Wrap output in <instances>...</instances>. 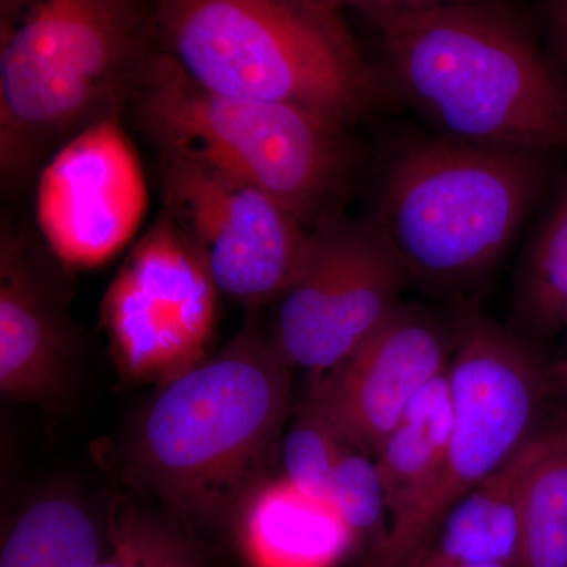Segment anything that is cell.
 Returning a JSON list of instances; mask_svg holds the SVG:
<instances>
[{
    "instance_id": "obj_27",
    "label": "cell",
    "mask_w": 567,
    "mask_h": 567,
    "mask_svg": "<svg viewBox=\"0 0 567 567\" xmlns=\"http://www.w3.org/2000/svg\"><path fill=\"white\" fill-rule=\"evenodd\" d=\"M423 567H427V566H423Z\"/></svg>"
},
{
    "instance_id": "obj_23",
    "label": "cell",
    "mask_w": 567,
    "mask_h": 567,
    "mask_svg": "<svg viewBox=\"0 0 567 567\" xmlns=\"http://www.w3.org/2000/svg\"><path fill=\"white\" fill-rule=\"evenodd\" d=\"M547 11L555 32L567 44V0L547 3Z\"/></svg>"
},
{
    "instance_id": "obj_8",
    "label": "cell",
    "mask_w": 567,
    "mask_h": 567,
    "mask_svg": "<svg viewBox=\"0 0 567 567\" xmlns=\"http://www.w3.org/2000/svg\"><path fill=\"white\" fill-rule=\"evenodd\" d=\"M412 281L404 260L371 219L327 216L279 298L274 342L292 369L323 374L379 327Z\"/></svg>"
},
{
    "instance_id": "obj_1",
    "label": "cell",
    "mask_w": 567,
    "mask_h": 567,
    "mask_svg": "<svg viewBox=\"0 0 567 567\" xmlns=\"http://www.w3.org/2000/svg\"><path fill=\"white\" fill-rule=\"evenodd\" d=\"M379 40L399 89L443 136L567 148V87L509 7L447 0L347 3Z\"/></svg>"
},
{
    "instance_id": "obj_4",
    "label": "cell",
    "mask_w": 567,
    "mask_h": 567,
    "mask_svg": "<svg viewBox=\"0 0 567 567\" xmlns=\"http://www.w3.org/2000/svg\"><path fill=\"white\" fill-rule=\"evenodd\" d=\"M155 14L125 0H41L2 9L0 169L20 181L44 153L133 96Z\"/></svg>"
},
{
    "instance_id": "obj_21",
    "label": "cell",
    "mask_w": 567,
    "mask_h": 567,
    "mask_svg": "<svg viewBox=\"0 0 567 567\" xmlns=\"http://www.w3.org/2000/svg\"><path fill=\"white\" fill-rule=\"evenodd\" d=\"M350 447L333 425L303 398L284 432L279 451L281 476L305 495L330 503L336 468Z\"/></svg>"
},
{
    "instance_id": "obj_24",
    "label": "cell",
    "mask_w": 567,
    "mask_h": 567,
    "mask_svg": "<svg viewBox=\"0 0 567 567\" xmlns=\"http://www.w3.org/2000/svg\"><path fill=\"white\" fill-rule=\"evenodd\" d=\"M554 394L559 395L567 405V360L554 364Z\"/></svg>"
},
{
    "instance_id": "obj_11",
    "label": "cell",
    "mask_w": 567,
    "mask_h": 567,
    "mask_svg": "<svg viewBox=\"0 0 567 567\" xmlns=\"http://www.w3.org/2000/svg\"><path fill=\"white\" fill-rule=\"evenodd\" d=\"M147 203L140 158L117 114L71 137L48 159L37 189V219L55 259L85 270L132 241Z\"/></svg>"
},
{
    "instance_id": "obj_13",
    "label": "cell",
    "mask_w": 567,
    "mask_h": 567,
    "mask_svg": "<svg viewBox=\"0 0 567 567\" xmlns=\"http://www.w3.org/2000/svg\"><path fill=\"white\" fill-rule=\"evenodd\" d=\"M25 240L0 241V391L9 401L50 406L69 390L76 339L58 293Z\"/></svg>"
},
{
    "instance_id": "obj_10",
    "label": "cell",
    "mask_w": 567,
    "mask_h": 567,
    "mask_svg": "<svg viewBox=\"0 0 567 567\" xmlns=\"http://www.w3.org/2000/svg\"><path fill=\"white\" fill-rule=\"evenodd\" d=\"M166 215L203 256L218 290L238 303L279 300L298 274L311 230L248 182L163 152Z\"/></svg>"
},
{
    "instance_id": "obj_18",
    "label": "cell",
    "mask_w": 567,
    "mask_h": 567,
    "mask_svg": "<svg viewBox=\"0 0 567 567\" xmlns=\"http://www.w3.org/2000/svg\"><path fill=\"white\" fill-rule=\"evenodd\" d=\"M106 532L96 567H218L207 537L144 496H115Z\"/></svg>"
},
{
    "instance_id": "obj_28",
    "label": "cell",
    "mask_w": 567,
    "mask_h": 567,
    "mask_svg": "<svg viewBox=\"0 0 567 567\" xmlns=\"http://www.w3.org/2000/svg\"><path fill=\"white\" fill-rule=\"evenodd\" d=\"M567 567V566H566Z\"/></svg>"
},
{
    "instance_id": "obj_5",
    "label": "cell",
    "mask_w": 567,
    "mask_h": 567,
    "mask_svg": "<svg viewBox=\"0 0 567 567\" xmlns=\"http://www.w3.org/2000/svg\"><path fill=\"white\" fill-rule=\"evenodd\" d=\"M132 99L163 152L248 182L309 230L341 212L358 167L357 148L341 123L286 104L207 91L164 51L142 71Z\"/></svg>"
},
{
    "instance_id": "obj_2",
    "label": "cell",
    "mask_w": 567,
    "mask_h": 567,
    "mask_svg": "<svg viewBox=\"0 0 567 567\" xmlns=\"http://www.w3.org/2000/svg\"><path fill=\"white\" fill-rule=\"evenodd\" d=\"M292 410V368L254 328L159 388L134 425L126 481L207 537L271 476Z\"/></svg>"
},
{
    "instance_id": "obj_22",
    "label": "cell",
    "mask_w": 567,
    "mask_h": 567,
    "mask_svg": "<svg viewBox=\"0 0 567 567\" xmlns=\"http://www.w3.org/2000/svg\"><path fill=\"white\" fill-rule=\"evenodd\" d=\"M330 503L352 529L358 543L369 544V551L382 543L390 514L374 458L350 447L336 468Z\"/></svg>"
},
{
    "instance_id": "obj_17",
    "label": "cell",
    "mask_w": 567,
    "mask_h": 567,
    "mask_svg": "<svg viewBox=\"0 0 567 567\" xmlns=\"http://www.w3.org/2000/svg\"><path fill=\"white\" fill-rule=\"evenodd\" d=\"M107 532L87 503L70 491H51L14 518L0 548V567H96Z\"/></svg>"
},
{
    "instance_id": "obj_14",
    "label": "cell",
    "mask_w": 567,
    "mask_h": 567,
    "mask_svg": "<svg viewBox=\"0 0 567 567\" xmlns=\"http://www.w3.org/2000/svg\"><path fill=\"white\" fill-rule=\"evenodd\" d=\"M246 567H339L357 536L331 503L268 476L245 496L229 528Z\"/></svg>"
},
{
    "instance_id": "obj_3",
    "label": "cell",
    "mask_w": 567,
    "mask_h": 567,
    "mask_svg": "<svg viewBox=\"0 0 567 567\" xmlns=\"http://www.w3.org/2000/svg\"><path fill=\"white\" fill-rule=\"evenodd\" d=\"M327 0H167L155 10L164 52L207 91L286 104L349 128L385 85Z\"/></svg>"
},
{
    "instance_id": "obj_19",
    "label": "cell",
    "mask_w": 567,
    "mask_h": 567,
    "mask_svg": "<svg viewBox=\"0 0 567 567\" xmlns=\"http://www.w3.org/2000/svg\"><path fill=\"white\" fill-rule=\"evenodd\" d=\"M567 566V413L544 432L529 472L514 567Z\"/></svg>"
},
{
    "instance_id": "obj_26",
    "label": "cell",
    "mask_w": 567,
    "mask_h": 567,
    "mask_svg": "<svg viewBox=\"0 0 567 567\" xmlns=\"http://www.w3.org/2000/svg\"><path fill=\"white\" fill-rule=\"evenodd\" d=\"M563 331H566V334H567V319H566V323H565V330Z\"/></svg>"
},
{
    "instance_id": "obj_12",
    "label": "cell",
    "mask_w": 567,
    "mask_h": 567,
    "mask_svg": "<svg viewBox=\"0 0 567 567\" xmlns=\"http://www.w3.org/2000/svg\"><path fill=\"white\" fill-rule=\"evenodd\" d=\"M453 327L401 303L341 363L312 375L305 398L353 450L372 458L416 395L446 372Z\"/></svg>"
},
{
    "instance_id": "obj_9",
    "label": "cell",
    "mask_w": 567,
    "mask_h": 567,
    "mask_svg": "<svg viewBox=\"0 0 567 567\" xmlns=\"http://www.w3.org/2000/svg\"><path fill=\"white\" fill-rule=\"evenodd\" d=\"M216 298L203 256L164 213L104 293L102 323L121 374L159 390L205 363Z\"/></svg>"
},
{
    "instance_id": "obj_20",
    "label": "cell",
    "mask_w": 567,
    "mask_h": 567,
    "mask_svg": "<svg viewBox=\"0 0 567 567\" xmlns=\"http://www.w3.org/2000/svg\"><path fill=\"white\" fill-rule=\"evenodd\" d=\"M516 312L536 338L565 330L567 319V182L533 235L517 275Z\"/></svg>"
},
{
    "instance_id": "obj_15",
    "label": "cell",
    "mask_w": 567,
    "mask_h": 567,
    "mask_svg": "<svg viewBox=\"0 0 567 567\" xmlns=\"http://www.w3.org/2000/svg\"><path fill=\"white\" fill-rule=\"evenodd\" d=\"M544 432L546 427L447 514L425 561L516 565L525 488L543 447Z\"/></svg>"
},
{
    "instance_id": "obj_7",
    "label": "cell",
    "mask_w": 567,
    "mask_h": 567,
    "mask_svg": "<svg viewBox=\"0 0 567 567\" xmlns=\"http://www.w3.org/2000/svg\"><path fill=\"white\" fill-rule=\"evenodd\" d=\"M447 379L454 425L445 461L361 567L423 566L447 514L539 434L554 395V364L475 306L453 324Z\"/></svg>"
},
{
    "instance_id": "obj_16",
    "label": "cell",
    "mask_w": 567,
    "mask_h": 567,
    "mask_svg": "<svg viewBox=\"0 0 567 567\" xmlns=\"http://www.w3.org/2000/svg\"><path fill=\"white\" fill-rule=\"evenodd\" d=\"M454 425L453 391L446 372L416 395L374 461L382 480L390 527L404 516L445 461Z\"/></svg>"
},
{
    "instance_id": "obj_6",
    "label": "cell",
    "mask_w": 567,
    "mask_h": 567,
    "mask_svg": "<svg viewBox=\"0 0 567 567\" xmlns=\"http://www.w3.org/2000/svg\"><path fill=\"white\" fill-rule=\"evenodd\" d=\"M546 156L443 134L412 142L380 175L371 221L412 278L472 281L516 238L546 183Z\"/></svg>"
},
{
    "instance_id": "obj_25",
    "label": "cell",
    "mask_w": 567,
    "mask_h": 567,
    "mask_svg": "<svg viewBox=\"0 0 567 567\" xmlns=\"http://www.w3.org/2000/svg\"><path fill=\"white\" fill-rule=\"evenodd\" d=\"M423 566L427 567H511L506 565H499V563H476V565H443V563L436 561H424ZM421 566V567H423Z\"/></svg>"
}]
</instances>
